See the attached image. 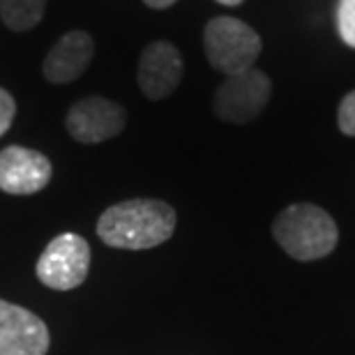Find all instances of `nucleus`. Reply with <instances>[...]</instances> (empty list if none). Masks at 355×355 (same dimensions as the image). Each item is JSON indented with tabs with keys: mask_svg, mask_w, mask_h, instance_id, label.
<instances>
[{
	"mask_svg": "<svg viewBox=\"0 0 355 355\" xmlns=\"http://www.w3.org/2000/svg\"><path fill=\"white\" fill-rule=\"evenodd\" d=\"M175 231V210L157 198H130L102 212L97 236L116 250H153Z\"/></svg>",
	"mask_w": 355,
	"mask_h": 355,
	"instance_id": "1",
	"label": "nucleus"
},
{
	"mask_svg": "<svg viewBox=\"0 0 355 355\" xmlns=\"http://www.w3.org/2000/svg\"><path fill=\"white\" fill-rule=\"evenodd\" d=\"M272 236L279 247L295 261L323 259L337 247V224L314 203H293L272 222Z\"/></svg>",
	"mask_w": 355,
	"mask_h": 355,
	"instance_id": "2",
	"label": "nucleus"
},
{
	"mask_svg": "<svg viewBox=\"0 0 355 355\" xmlns=\"http://www.w3.org/2000/svg\"><path fill=\"white\" fill-rule=\"evenodd\" d=\"M205 58L226 76L247 72L261 55V37L252 26L236 17H215L203 31Z\"/></svg>",
	"mask_w": 355,
	"mask_h": 355,
	"instance_id": "3",
	"label": "nucleus"
},
{
	"mask_svg": "<svg viewBox=\"0 0 355 355\" xmlns=\"http://www.w3.org/2000/svg\"><path fill=\"white\" fill-rule=\"evenodd\" d=\"M270 95H272V83L268 74L252 67L247 72L226 76L219 83L215 99H212V109L224 123L245 125L261 116V111L270 102Z\"/></svg>",
	"mask_w": 355,
	"mask_h": 355,
	"instance_id": "4",
	"label": "nucleus"
},
{
	"mask_svg": "<svg viewBox=\"0 0 355 355\" xmlns=\"http://www.w3.org/2000/svg\"><path fill=\"white\" fill-rule=\"evenodd\" d=\"M37 277L44 286L53 291L79 288L90 270V245L76 233H60L37 261Z\"/></svg>",
	"mask_w": 355,
	"mask_h": 355,
	"instance_id": "5",
	"label": "nucleus"
},
{
	"mask_svg": "<svg viewBox=\"0 0 355 355\" xmlns=\"http://www.w3.org/2000/svg\"><path fill=\"white\" fill-rule=\"evenodd\" d=\"M127 125V111L109 97L90 95L79 99L67 111V134L79 144H102L118 137Z\"/></svg>",
	"mask_w": 355,
	"mask_h": 355,
	"instance_id": "6",
	"label": "nucleus"
},
{
	"mask_svg": "<svg viewBox=\"0 0 355 355\" xmlns=\"http://www.w3.org/2000/svg\"><path fill=\"white\" fill-rule=\"evenodd\" d=\"M182 69L184 65L180 51H178L171 42L157 40L141 51L139 67H137L139 88L153 102L166 99L180 86Z\"/></svg>",
	"mask_w": 355,
	"mask_h": 355,
	"instance_id": "7",
	"label": "nucleus"
},
{
	"mask_svg": "<svg viewBox=\"0 0 355 355\" xmlns=\"http://www.w3.org/2000/svg\"><path fill=\"white\" fill-rule=\"evenodd\" d=\"M46 323L19 304L0 300V355H46Z\"/></svg>",
	"mask_w": 355,
	"mask_h": 355,
	"instance_id": "8",
	"label": "nucleus"
},
{
	"mask_svg": "<svg viewBox=\"0 0 355 355\" xmlns=\"http://www.w3.org/2000/svg\"><path fill=\"white\" fill-rule=\"evenodd\" d=\"M53 166L46 155L24 146H7L0 153V189L5 194H37L49 184Z\"/></svg>",
	"mask_w": 355,
	"mask_h": 355,
	"instance_id": "9",
	"label": "nucleus"
},
{
	"mask_svg": "<svg viewBox=\"0 0 355 355\" xmlns=\"http://www.w3.org/2000/svg\"><path fill=\"white\" fill-rule=\"evenodd\" d=\"M95 55V40L86 31H72L65 33L55 44L49 49L42 72L49 83L62 86L72 83L86 72Z\"/></svg>",
	"mask_w": 355,
	"mask_h": 355,
	"instance_id": "10",
	"label": "nucleus"
},
{
	"mask_svg": "<svg viewBox=\"0 0 355 355\" xmlns=\"http://www.w3.org/2000/svg\"><path fill=\"white\" fill-rule=\"evenodd\" d=\"M46 0H0V19L14 33H26L40 26Z\"/></svg>",
	"mask_w": 355,
	"mask_h": 355,
	"instance_id": "11",
	"label": "nucleus"
},
{
	"mask_svg": "<svg viewBox=\"0 0 355 355\" xmlns=\"http://www.w3.org/2000/svg\"><path fill=\"white\" fill-rule=\"evenodd\" d=\"M337 31L346 46L355 49V0H339Z\"/></svg>",
	"mask_w": 355,
	"mask_h": 355,
	"instance_id": "12",
	"label": "nucleus"
},
{
	"mask_svg": "<svg viewBox=\"0 0 355 355\" xmlns=\"http://www.w3.org/2000/svg\"><path fill=\"white\" fill-rule=\"evenodd\" d=\"M337 125L346 137H355V90L342 99L337 111Z\"/></svg>",
	"mask_w": 355,
	"mask_h": 355,
	"instance_id": "13",
	"label": "nucleus"
},
{
	"mask_svg": "<svg viewBox=\"0 0 355 355\" xmlns=\"http://www.w3.org/2000/svg\"><path fill=\"white\" fill-rule=\"evenodd\" d=\"M14 116H17V102L5 88H0V137L12 127Z\"/></svg>",
	"mask_w": 355,
	"mask_h": 355,
	"instance_id": "14",
	"label": "nucleus"
},
{
	"mask_svg": "<svg viewBox=\"0 0 355 355\" xmlns=\"http://www.w3.org/2000/svg\"><path fill=\"white\" fill-rule=\"evenodd\" d=\"M148 7H153V10H168L171 5H175L178 0H144Z\"/></svg>",
	"mask_w": 355,
	"mask_h": 355,
	"instance_id": "15",
	"label": "nucleus"
},
{
	"mask_svg": "<svg viewBox=\"0 0 355 355\" xmlns=\"http://www.w3.org/2000/svg\"><path fill=\"white\" fill-rule=\"evenodd\" d=\"M215 3H219V5H226V7H236V5L243 3V0H215Z\"/></svg>",
	"mask_w": 355,
	"mask_h": 355,
	"instance_id": "16",
	"label": "nucleus"
}]
</instances>
